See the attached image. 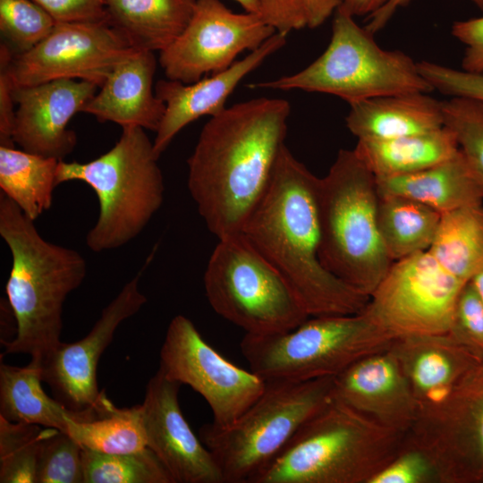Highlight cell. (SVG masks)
Returning a JSON list of instances; mask_svg holds the SVG:
<instances>
[{"label": "cell", "instance_id": "6da1fadb", "mask_svg": "<svg viewBox=\"0 0 483 483\" xmlns=\"http://www.w3.org/2000/svg\"><path fill=\"white\" fill-rule=\"evenodd\" d=\"M290 103L258 97L226 107L203 126L187 161L189 192L217 239L239 233L285 146Z\"/></svg>", "mask_w": 483, "mask_h": 483}, {"label": "cell", "instance_id": "7a4b0ae2", "mask_svg": "<svg viewBox=\"0 0 483 483\" xmlns=\"http://www.w3.org/2000/svg\"><path fill=\"white\" fill-rule=\"evenodd\" d=\"M319 181L284 146L241 233L282 275L309 317L359 313L369 297L326 270L319 259Z\"/></svg>", "mask_w": 483, "mask_h": 483}, {"label": "cell", "instance_id": "3957f363", "mask_svg": "<svg viewBox=\"0 0 483 483\" xmlns=\"http://www.w3.org/2000/svg\"><path fill=\"white\" fill-rule=\"evenodd\" d=\"M0 236L12 256L5 292L16 323L15 336L4 341V354L25 353L42 365L61 343L64 303L82 284L86 260L79 251L45 240L2 192Z\"/></svg>", "mask_w": 483, "mask_h": 483}, {"label": "cell", "instance_id": "277c9868", "mask_svg": "<svg viewBox=\"0 0 483 483\" xmlns=\"http://www.w3.org/2000/svg\"><path fill=\"white\" fill-rule=\"evenodd\" d=\"M405 437L332 399L251 483H369Z\"/></svg>", "mask_w": 483, "mask_h": 483}, {"label": "cell", "instance_id": "5b68a950", "mask_svg": "<svg viewBox=\"0 0 483 483\" xmlns=\"http://www.w3.org/2000/svg\"><path fill=\"white\" fill-rule=\"evenodd\" d=\"M377 203L376 176L353 149H341L319 181V259L369 297L393 264L378 231Z\"/></svg>", "mask_w": 483, "mask_h": 483}, {"label": "cell", "instance_id": "8992f818", "mask_svg": "<svg viewBox=\"0 0 483 483\" xmlns=\"http://www.w3.org/2000/svg\"><path fill=\"white\" fill-rule=\"evenodd\" d=\"M107 152L89 162L60 160L58 185L80 181L95 192L99 213L86 236L94 252L118 249L135 239L164 201L165 183L153 141L145 129L122 128Z\"/></svg>", "mask_w": 483, "mask_h": 483}, {"label": "cell", "instance_id": "52a82bcc", "mask_svg": "<svg viewBox=\"0 0 483 483\" xmlns=\"http://www.w3.org/2000/svg\"><path fill=\"white\" fill-rule=\"evenodd\" d=\"M394 338L365 309L309 317L283 333L246 335L240 343L250 370L266 381L335 377L356 361L388 350Z\"/></svg>", "mask_w": 483, "mask_h": 483}, {"label": "cell", "instance_id": "ba28073f", "mask_svg": "<svg viewBox=\"0 0 483 483\" xmlns=\"http://www.w3.org/2000/svg\"><path fill=\"white\" fill-rule=\"evenodd\" d=\"M249 88L320 92L348 104L433 90L420 74L418 62L402 51L382 48L373 33L340 10L335 13L328 46L314 62L297 73L252 83Z\"/></svg>", "mask_w": 483, "mask_h": 483}, {"label": "cell", "instance_id": "9c48e42d", "mask_svg": "<svg viewBox=\"0 0 483 483\" xmlns=\"http://www.w3.org/2000/svg\"><path fill=\"white\" fill-rule=\"evenodd\" d=\"M333 377L267 381L261 395L231 426H203L200 439L216 460L225 483H251L299 428L333 399Z\"/></svg>", "mask_w": 483, "mask_h": 483}, {"label": "cell", "instance_id": "30bf717a", "mask_svg": "<svg viewBox=\"0 0 483 483\" xmlns=\"http://www.w3.org/2000/svg\"><path fill=\"white\" fill-rule=\"evenodd\" d=\"M203 282L215 312L246 335L287 332L309 318L289 284L242 233L218 239Z\"/></svg>", "mask_w": 483, "mask_h": 483}, {"label": "cell", "instance_id": "8fae6325", "mask_svg": "<svg viewBox=\"0 0 483 483\" xmlns=\"http://www.w3.org/2000/svg\"><path fill=\"white\" fill-rule=\"evenodd\" d=\"M464 282L428 250L393 262L365 310L394 339L449 332Z\"/></svg>", "mask_w": 483, "mask_h": 483}, {"label": "cell", "instance_id": "7c38bea8", "mask_svg": "<svg viewBox=\"0 0 483 483\" xmlns=\"http://www.w3.org/2000/svg\"><path fill=\"white\" fill-rule=\"evenodd\" d=\"M159 369L208 402L216 428L231 426L261 395L267 381L232 363L202 337L191 319L175 316L160 349Z\"/></svg>", "mask_w": 483, "mask_h": 483}, {"label": "cell", "instance_id": "4fadbf2b", "mask_svg": "<svg viewBox=\"0 0 483 483\" xmlns=\"http://www.w3.org/2000/svg\"><path fill=\"white\" fill-rule=\"evenodd\" d=\"M146 265L106 306L89 333L74 343H60L42 362V379L55 398L76 414L90 420L108 413L115 405L98 390V360L111 343L118 326L147 302L139 284Z\"/></svg>", "mask_w": 483, "mask_h": 483}, {"label": "cell", "instance_id": "5bb4252c", "mask_svg": "<svg viewBox=\"0 0 483 483\" xmlns=\"http://www.w3.org/2000/svg\"><path fill=\"white\" fill-rule=\"evenodd\" d=\"M136 50L106 21L58 22L30 50L14 54V87L55 80H85L101 87L110 72Z\"/></svg>", "mask_w": 483, "mask_h": 483}, {"label": "cell", "instance_id": "9a60e30c", "mask_svg": "<svg viewBox=\"0 0 483 483\" xmlns=\"http://www.w3.org/2000/svg\"><path fill=\"white\" fill-rule=\"evenodd\" d=\"M275 30L252 13H237L220 0H197L183 31L159 52L167 79L192 83L229 68L239 54L253 51Z\"/></svg>", "mask_w": 483, "mask_h": 483}, {"label": "cell", "instance_id": "2e32d148", "mask_svg": "<svg viewBox=\"0 0 483 483\" xmlns=\"http://www.w3.org/2000/svg\"><path fill=\"white\" fill-rule=\"evenodd\" d=\"M407 437L432 456L442 483H483V359Z\"/></svg>", "mask_w": 483, "mask_h": 483}, {"label": "cell", "instance_id": "e0dca14e", "mask_svg": "<svg viewBox=\"0 0 483 483\" xmlns=\"http://www.w3.org/2000/svg\"><path fill=\"white\" fill-rule=\"evenodd\" d=\"M181 386L159 369L149 379L142 402L147 446L167 469L174 483H225L214 455L182 412Z\"/></svg>", "mask_w": 483, "mask_h": 483}, {"label": "cell", "instance_id": "ac0fdd59", "mask_svg": "<svg viewBox=\"0 0 483 483\" xmlns=\"http://www.w3.org/2000/svg\"><path fill=\"white\" fill-rule=\"evenodd\" d=\"M94 83L61 79L14 87L13 96L17 108L13 140L22 150L57 160L71 154L76 147V133L69 122L96 94Z\"/></svg>", "mask_w": 483, "mask_h": 483}, {"label": "cell", "instance_id": "d6986e66", "mask_svg": "<svg viewBox=\"0 0 483 483\" xmlns=\"http://www.w3.org/2000/svg\"><path fill=\"white\" fill-rule=\"evenodd\" d=\"M389 350L411 386L418 420L439 410L483 359L480 352L450 332L395 338Z\"/></svg>", "mask_w": 483, "mask_h": 483}, {"label": "cell", "instance_id": "ffe728a7", "mask_svg": "<svg viewBox=\"0 0 483 483\" xmlns=\"http://www.w3.org/2000/svg\"><path fill=\"white\" fill-rule=\"evenodd\" d=\"M332 394L378 424L405 435L419 419L411 386L389 349L369 355L335 376Z\"/></svg>", "mask_w": 483, "mask_h": 483}, {"label": "cell", "instance_id": "44dd1931", "mask_svg": "<svg viewBox=\"0 0 483 483\" xmlns=\"http://www.w3.org/2000/svg\"><path fill=\"white\" fill-rule=\"evenodd\" d=\"M287 34L275 32L257 49L229 68L192 83L161 80L155 85L156 95L165 104V111L153 141L159 157L178 132L204 115L224 111L226 100L239 82L257 69L268 56L286 43Z\"/></svg>", "mask_w": 483, "mask_h": 483}, {"label": "cell", "instance_id": "7402d4cb", "mask_svg": "<svg viewBox=\"0 0 483 483\" xmlns=\"http://www.w3.org/2000/svg\"><path fill=\"white\" fill-rule=\"evenodd\" d=\"M156 66L154 52L136 50L110 72L82 112L122 128L137 126L157 131L165 104L153 89Z\"/></svg>", "mask_w": 483, "mask_h": 483}, {"label": "cell", "instance_id": "603a6c76", "mask_svg": "<svg viewBox=\"0 0 483 483\" xmlns=\"http://www.w3.org/2000/svg\"><path fill=\"white\" fill-rule=\"evenodd\" d=\"M346 126L358 140H383L444 126L442 101L428 92L386 95L349 104Z\"/></svg>", "mask_w": 483, "mask_h": 483}, {"label": "cell", "instance_id": "cb8c5ba5", "mask_svg": "<svg viewBox=\"0 0 483 483\" xmlns=\"http://www.w3.org/2000/svg\"><path fill=\"white\" fill-rule=\"evenodd\" d=\"M378 196H401L423 203L441 214L483 203V187L459 151L417 173L376 177Z\"/></svg>", "mask_w": 483, "mask_h": 483}, {"label": "cell", "instance_id": "d4e9b609", "mask_svg": "<svg viewBox=\"0 0 483 483\" xmlns=\"http://www.w3.org/2000/svg\"><path fill=\"white\" fill-rule=\"evenodd\" d=\"M197 0H105L106 22L138 50L162 51L188 25Z\"/></svg>", "mask_w": 483, "mask_h": 483}, {"label": "cell", "instance_id": "484cf974", "mask_svg": "<svg viewBox=\"0 0 483 483\" xmlns=\"http://www.w3.org/2000/svg\"><path fill=\"white\" fill-rule=\"evenodd\" d=\"M376 177L413 174L441 163L459 151L453 133L440 129L383 140H358L353 148Z\"/></svg>", "mask_w": 483, "mask_h": 483}, {"label": "cell", "instance_id": "4316f807", "mask_svg": "<svg viewBox=\"0 0 483 483\" xmlns=\"http://www.w3.org/2000/svg\"><path fill=\"white\" fill-rule=\"evenodd\" d=\"M42 366L33 360L24 367L0 365V416L21 422L56 428L66 433L67 418L75 414L41 386Z\"/></svg>", "mask_w": 483, "mask_h": 483}, {"label": "cell", "instance_id": "83f0119b", "mask_svg": "<svg viewBox=\"0 0 483 483\" xmlns=\"http://www.w3.org/2000/svg\"><path fill=\"white\" fill-rule=\"evenodd\" d=\"M59 161L0 146L1 192L35 221L52 206Z\"/></svg>", "mask_w": 483, "mask_h": 483}, {"label": "cell", "instance_id": "f1b7e54d", "mask_svg": "<svg viewBox=\"0 0 483 483\" xmlns=\"http://www.w3.org/2000/svg\"><path fill=\"white\" fill-rule=\"evenodd\" d=\"M441 216L434 208L409 198L378 196V231L392 261L428 250Z\"/></svg>", "mask_w": 483, "mask_h": 483}, {"label": "cell", "instance_id": "f546056e", "mask_svg": "<svg viewBox=\"0 0 483 483\" xmlns=\"http://www.w3.org/2000/svg\"><path fill=\"white\" fill-rule=\"evenodd\" d=\"M428 252L449 273L470 282L483 270V203L442 214Z\"/></svg>", "mask_w": 483, "mask_h": 483}, {"label": "cell", "instance_id": "4dcf8cb0", "mask_svg": "<svg viewBox=\"0 0 483 483\" xmlns=\"http://www.w3.org/2000/svg\"><path fill=\"white\" fill-rule=\"evenodd\" d=\"M66 433L83 449L104 453H127L147 446L142 404L114 406L90 420L67 418Z\"/></svg>", "mask_w": 483, "mask_h": 483}, {"label": "cell", "instance_id": "1f68e13d", "mask_svg": "<svg viewBox=\"0 0 483 483\" xmlns=\"http://www.w3.org/2000/svg\"><path fill=\"white\" fill-rule=\"evenodd\" d=\"M84 483H174L148 447L127 453H104L82 449Z\"/></svg>", "mask_w": 483, "mask_h": 483}, {"label": "cell", "instance_id": "d6a6232c", "mask_svg": "<svg viewBox=\"0 0 483 483\" xmlns=\"http://www.w3.org/2000/svg\"><path fill=\"white\" fill-rule=\"evenodd\" d=\"M54 429L0 416V482L36 483L41 443Z\"/></svg>", "mask_w": 483, "mask_h": 483}, {"label": "cell", "instance_id": "836d02e7", "mask_svg": "<svg viewBox=\"0 0 483 483\" xmlns=\"http://www.w3.org/2000/svg\"><path fill=\"white\" fill-rule=\"evenodd\" d=\"M444 126L449 129L483 187V102L451 97L442 101Z\"/></svg>", "mask_w": 483, "mask_h": 483}, {"label": "cell", "instance_id": "e575fe53", "mask_svg": "<svg viewBox=\"0 0 483 483\" xmlns=\"http://www.w3.org/2000/svg\"><path fill=\"white\" fill-rule=\"evenodd\" d=\"M56 21L33 0H0V31L15 55L41 42Z\"/></svg>", "mask_w": 483, "mask_h": 483}, {"label": "cell", "instance_id": "d590c367", "mask_svg": "<svg viewBox=\"0 0 483 483\" xmlns=\"http://www.w3.org/2000/svg\"><path fill=\"white\" fill-rule=\"evenodd\" d=\"M82 447L58 429L41 443L36 483H84Z\"/></svg>", "mask_w": 483, "mask_h": 483}, {"label": "cell", "instance_id": "8d00e7d4", "mask_svg": "<svg viewBox=\"0 0 483 483\" xmlns=\"http://www.w3.org/2000/svg\"><path fill=\"white\" fill-rule=\"evenodd\" d=\"M369 483H442L432 456L406 435L399 453Z\"/></svg>", "mask_w": 483, "mask_h": 483}, {"label": "cell", "instance_id": "74e56055", "mask_svg": "<svg viewBox=\"0 0 483 483\" xmlns=\"http://www.w3.org/2000/svg\"><path fill=\"white\" fill-rule=\"evenodd\" d=\"M418 68L433 89L450 97H464L483 102V72L454 69L429 61L418 62Z\"/></svg>", "mask_w": 483, "mask_h": 483}, {"label": "cell", "instance_id": "f35d334b", "mask_svg": "<svg viewBox=\"0 0 483 483\" xmlns=\"http://www.w3.org/2000/svg\"><path fill=\"white\" fill-rule=\"evenodd\" d=\"M449 332L483 354V301L470 281L460 292Z\"/></svg>", "mask_w": 483, "mask_h": 483}, {"label": "cell", "instance_id": "ab89813d", "mask_svg": "<svg viewBox=\"0 0 483 483\" xmlns=\"http://www.w3.org/2000/svg\"><path fill=\"white\" fill-rule=\"evenodd\" d=\"M58 22L106 21L105 0H33Z\"/></svg>", "mask_w": 483, "mask_h": 483}, {"label": "cell", "instance_id": "60d3db41", "mask_svg": "<svg viewBox=\"0 0 483 483\" xmlns=\"http://www.w3.org/2000/svg\"><path fill=\"white\" fill-rule=\"evenodd\" d=\"M14 54L5 44L0 47V146L14 147L13 140L15 118L13 83L10 66Z\"/></svg>", "mask_w": 483, "mask_h": 483}, {"label": "cell", "instance_id": "b9f144b4", "mask_svg": "<svg viewBox=\"0 0 483 483\" xmlns=\"http://www.w3.org/2000/svg\"><path fill=\"white\" fill-rule=\"evenodd\" d=\"M451 33L465 47L462 69L483 72V16L455 21Z\"/></svg>", "mask_w": 483, "mask_h": 483}, {"label": "cell", "instance_id": "7bdbcfd3", "mask_svg": "<svg viewBox=\"0 0 483 483\" xmlns=\"http://www.w3.org/2000/svg\"><path fill=\"white\" fill-rule=\"evenodd\" d=\"M261 17L276 32L288 34L307 27L306 13L301 0H259Z\"/></svg>", "mask_w": 483, "mask_h": 483}, {"label": "cell", "instance_id": "ee69618b", "mask_svg": "<svg viewBox=\"0 0 483 483\" xmlns=\"http://www.w3.org/2000/svg\"><path fill=\"white\" fill-rule=\"evenodd\" d=\"M307 17V27L321 26L340 7L343 0H301Z\"/></svg>", "mask_w": 483, "mask_h": 483}, {"label": "cell", "instance_id": "f6af8a7d", "mask_svg": "<svg viewBox=\"0 0 483 483\" xmlns=\"http://www.w3.org/2000/svg\"><path fill=\"white\" fill-rule=\"evenodd\" d=\"M411 0H388L382 7L369 15V21L365 28L371 33L382 30L392 19L396 11L409 4ZM477 6L483 9L481 0H470Z\"/></svg>", "mask_w": 483, "mask_h": 483}, {"label": "cell", "instance_id": "bcb514c9", "mask_svg": "<svg viewBox=\"0 0 483 483\" xmlns=\"http://www.w3.org/2000/svg\"><path fill=\"white\" fill-rule=\"evenodd\" d=\"M388 0H343L340 10L352 17L361 15H370Z\"/></svg>", "mask_w": 483, "mask_h": 483}, {"label": "cell", "instance_id": "7dc6e473", "mask_svg": "<svg viewBox=\"0 0 483 483\" xmlns=\"http://www.w3.org/2000/svg\"><path fill=\"white\" fill-rule=\"evenodd\" d=\"M247 13H252L261 15V8L259 0H234Z\"/></svg>", "mask_w": 483, "mask_h": 483}, {"label": "cell", "instance_id": "c3c4849f", "mask_svg": "<svg viewBox=\"0 0 483 483\" xmlns=\"http://www.w3.org/2000/svg\"><path fill=\"white\" fill-rule=\"evenodd\" d=\"M470 282L474 285L475 289L477 290L479 295L480 296L481 300L483 301V270L477 274Z\"/></svg>", "mask_w": 483, "mask_h": 483}, {"label": "cell", "instance_id": "681fc988", "mask_svg": "<svg viewBox=\"0 0 483 483\" xmlns=\"http://www.w3.org/2000/svg\"><path fill=\"white\" fill-rule=\"evenodd\" d=\"M481 3H482V7H483V0H481Z\"/></svg>", "mask_w": 483, "mask_h": 483}]
</instances>
